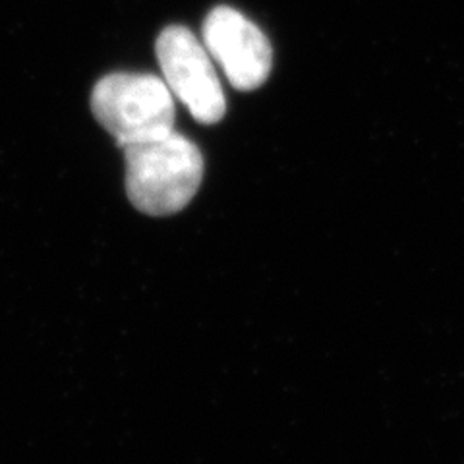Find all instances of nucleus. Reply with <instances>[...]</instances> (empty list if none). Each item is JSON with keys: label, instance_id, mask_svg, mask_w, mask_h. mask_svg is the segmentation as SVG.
<instances>
[{"label": "nucleus", "instance_id": "obj_4", "mask_svg": "<svg viewBox=\"0 0 464 464\" xmlns=\"http://www.w3.org/2000/svg\"><path fill=\"white\" fill-rule=\"evenodd\" d=\"M203 43L237 90L252 92L267 82L273 64L271 43L238 10L213 8L203 22Z\"/></svg>", "mask_w": 464, "mask_h": 464}, {"label": "nucleus", "instance_id": "obj_3", "mask_svg": "<svg viewBox=\"0 0 464 464\" xmlns=\"http://www.w3.org/2000/svg\"><path fill=\"white\" fill-rule=\"evenodd\" d=\"M155 51L172 95L198 122H219L227 111V99L208 47L188 27L169 25L159 35Z\"/></svg>", "mask_w": 464, "mask_h": 464}, {"label": "nucleus", "instance_id": "obj_2", "mask_svg": "<svg viewBox=\"0 0 464 464\" xmlns=\"http://www.w3.org/2000/svg\"><path fill=\"white\" fill-rule=\"evenodd\" d=\"M92 111L121 148L174 128V95L167 82L153 74L103 76L92 92Z\"/></svg>", "mask_w": 464, "mask_h": 464}, {"label": "nucleus", "instance_id": "obj_1", "mask_svg": "<svg viewBox=\"0 0 464 464\" xmlns=\"http://www.w3.org/2000/svg\"><path fill=\"white\" fill-rule=\"evenodd\" d=\"M126 192L132 206L151 217L182 211L203 180V155L198 145L170 128L122 145Z\"/></svg>", "mask_w": 464, "mask_h": 464}]
</instances>
